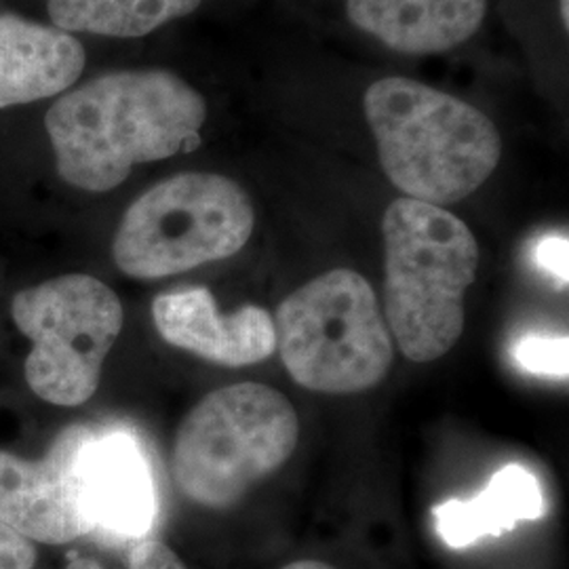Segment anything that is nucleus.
Listing matches in <instances>:
<instances>
[{
	"label": "nucleus",
	"mask_w": 569,
	"mask_h": 569,
	"mask_svg": "<svg viewBox=\"0 0 569 569\" xmlns=\"http://www.w3.org/2000/svg\"><path fill=\"white\" fill-rule=\"evenodd\" d=\"M204 98L169 70H119L51 103L44 129L61 180L87 192L121 186L136 164L199 143Z\"/></svg>",
	"instance_id": "1"
},
{
	"label": "nucleus",
	"mask_w": 569,
	"mask_h": 569,
	"mask_svg": "<svg viewBox=\"0 0 569 569\" xmlns=\"http://www.w3.org/2000/svg\"><path fill=\"white\" fill-rule=\"evenodd\" d=\"M363 106L382 169L407 199L458 203L500 163L496 124L439 89L388 77L367 89Z\"/></svg>",
	"instance_id": "2"
},
{
	"label": "nucleus",
	"mask_w": 569,
	"mask_h": 569,
	"mask_svg": "<svg viewBox=\"0 0 569 569\" xmlns=\"http://www.w3.org/2000/svg\"><path fill=\"white\" fill-rule=\"evenodd\" d=\"M388 331L413 363L446 357L465 329V296L477 279L479 244L439 204L397 199L382 220Z\"/></svg>",
	"instance_id": "3"
},
{
	"label": "nucleus",
	"mask_w": 569,
	"mask_h": 569,
	"mask_svg": "<svg viewBox=\"0 0 569 569\" xmlns=\"http://www.w3.org/2000/svg\"><path fill=\"white\" fill-rule=\"evenodd\" d=\"M298 437V413L279 390L256 382L218 388L178 428L171 472L192 502L228 509L283 467Z\"/></svg>",
	"instance_id": "4"
},
{
	"label": "nucleus",
	"mask_w": 569,
	"mask_h": 569,
	"mask_svg": "<svg viewBox=\"0 0 569 569\" xmlns=\"http://www.w3.org/2000/svg\"><path fill=\"white\" fill-rule=\"evenodd\" d=\"M289 376L315 392L378 387L392 366V336L366 277L336 268L293 291L272 319Z\"/></svg>",
	"instance_id": "5"
},
{
	"label": "nucleus",
	"mask_w": 569,
	"mask_h": 569,
	"mask_svg": "<svg viewBox=\"0 0 569 569\" xmlns=\"http://www.w3.org/2000/svg\"><path fill=\"white\" fill-rule=\"evenodd\" d=\"M253 226V204L239 183L190 171L152 186L131 203L112 256L127 277L163 279L239 253Z\"/></svg>",
	"instance_id": "6"
},
{
	"label": "nucleus",
	"mask_w": 569,
	"mask_h": 569,
	"mask_svg": "<svg viewBox=\"0 0 569 569\" xmlns=\"http://www.w3.org/2000/svg\"><path fill=\"white\" fill-rule=\"evenodd\" d=\"M11 315L32 342L26 380L34 395L61 407L89 401L121 333L117 293L89 274H63L20 291Z\"/></svg>",
	"instance_id": "7"
},
{
	"label": "nucleus",
	"mask_w": 569,
	"mask_h": 569,
	"mask_svg": "<svg viewBox=\"0 0 569 569\" xmlns=\"http://www.w3.org/2000/svg\"><path fill=\"white\" fill-rule=\"evenodd\" d=\"M91 435L82 425L63 428L37 462L0 451V521L44 545L91 533L79 483V458Z\"/></svg>",
	"instance_id": "8"
},
{
	"label": "nucleus",
	"mask_w": 569,
	"mask_h": 569,
	"mask_svg": "<svg viewBox=\"0 0 569 569\" xmlns=\"http://www.w3.org/2000/svg\"><path fill=\"white\" fill-rule=\"evenodd\" d=\"M79 483L91 533L114 545H131L150 533L159 512L157 483L131 432L93 430L79 458Z\"/></svg>",
	"instance_id": "9"
},
{
	"label": "nucleus",
	"mask_w": 569,
	"mask_h": 569,
	"mask_svg": "<svg viewBox=\"0 0 569 569\" xmlns=\"http://www.w3.org/2000/svg\"><path fill=\"white\" fill-rule=\"evenodd\" d=\"M152 317L164 342L218 366H256L277 350L268 310L244 306L232 315H220L213 296L201 287L159 296Z\"/></svg>",
	"instance_id": "10"
},
{
	"label": "nucleus",
	"mask_w": 569,
	"mask_h": 569,
	"mask_svg": "<svg viewBox=\"0 0 569 569\" xmlns=\"http://www.w3.org/2000/svg\"><path fill=\"white\" fill-rule=\"evenodd\" d=\"M87 63L82 42L60 28L0 16V110L66 93Z\"/></svg>",
	"instance_id": "11"
},
{
	"label": "nucleus",
	"mask_w": 569,
	"mask_h": 569,
	"mask_svg": "<svg viewBox=\"0 0 569 569\" xmlns=\"http://www.w3.org/2000/svg\"><path fill=\"white\" fill-rule=\"evenodd\" d=\"M350 21L407 56L446 53L477 34L488 0H346Z\"/></svg>",
	"instance_id": "12"
},
{
	"label": "nucleus",
	"mask_w": 569,
	"mask_h": 569,
	"mask_svg": "<svg viewBox=\"0 0 569 569\" xmlns=\"http://www.w3.org/2000/svg\"><path fill=\"white\" fill-rule=\"evenodd\" d=\"M545 512L547 502L536 475L521 465H509L472 500H448L432 509V517L449 549H467L483 538L512 531L521 521H538Z\"/></svg>",
	"instance_id": "13"
},
{
	"label": "nucleus",
	"mask_w": 569,
	"mask_h": 569,
	"mask_svg": "<svg viewBox=\"0 0 569 569\" xmlns=\"http://www.w3.org/2000/svg\"><path fill=\"white\" fill-rule=\"evenodd\" d=\"M203 0H49L51 23L63 32L138 39L190 16Z\"/></svg>",
	"instance_id": "14"
},
{
	"label": "nucleus",
	"mask_w": 569,
	"mask_h": 569,
	"mask_svg": "<svg viewBox=\"0 0 569 569\" xmlns=\"http://www.w3.org/2000/svg\"><path fill=\"white\" fill-rule=\"evenodd\" d=\"M568 336H526L512 348V359L523 371L568 380Z\"/></svg>",
	"instance_id": "15"
},
{
	"label": "nucleus",
	"mask_w": 569,
	"mask_h": 569,
	"mask_svg": "<svg viewBox=\"0 0 569 569\" xmlns=\"http://www.w3.org/2000/svg\"><path fill=\"white\" fill-rule=\"evenodd\" d=\"M66 569H106L93 557H77ZM127 569H186L180 557L159 540H136L127 552Z\"/></svg>",
	"instance_id": "16"
},
{
	"label": "nucleus",
	"mask_w": 569,
	"mask_h": 569,
	"mask_svg": "<svg viewBox=\"0 0 569 569\" xmlns=\"http://www.w3.org/2000/svg\"><path fill=\"white\" fill-rule=\"evenodd\" d=\"M533 260L540 270L549 272L550 277L563 287H568V237L549 234L540 239L533 249Z\"/></svg>",
	"instance_id": "17"
},
{
	"label": "nucleus",
	"mask_w": 569,
	"mask_h": 569,
	"mask_svg": "<svg viewBox=\"0 0 569 569\" xmlns=\"http://www.w3.org/2000/svg\"><path fill=\"white\" fill-rule=\"evenodd\" d=\"M37 550L18 529L0 521V569H32Z\"/></svg>",
	"instance_id": "18"
},
{
	"label": "nucleus",
	"mask_w": 569,
	"mask_h": 569,
	"mask_svg": "<svg viewBox=\"0 0 569 569\" xmlns=\"http://www.w3.org/2000/svg\"><path fill=\"white\" fill-rule=\"evenodd\" d=\"M281 569H336L331 566H327L323 561H315V559H305V561H293L289 566H284Z\"/></svg>",
	"instance_id": "19"
},
{
	"label": "nucleus",
	"mask_w": 569,
	"mask_h": 569,
	"mask_svg": "<svg viewBox=\"0 0 569 569\" xmlns=\"http://www.w3.org/2000/svg\"><path fill=\"white\" fill-rule=\"evenodd\" d=\"M559 11H561V20H563V26L568 28V0H559Z\"/></svg>",
	"instance_id": "20"
}]
</instances>
